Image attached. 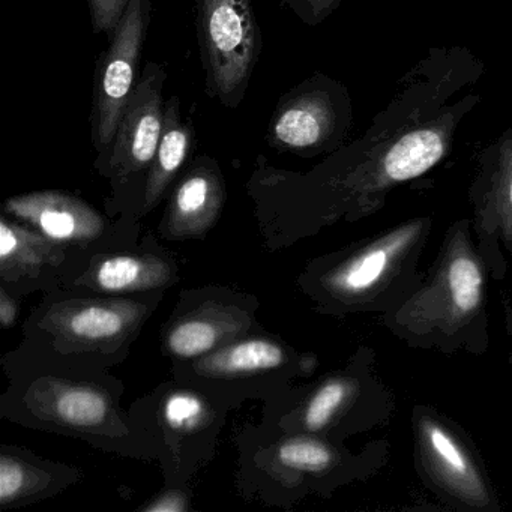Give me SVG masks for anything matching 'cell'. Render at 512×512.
I'll return each mask as SVG.
<instances>
[{"label": "cell", "mask_w": 512, "mask_h": 512, "mask_svg": "<svg viewBox=\"0 0 512 512\" xmlns=\"http://www.w3.org/2000/svg\"><path fill=\"white\" fill-rule=\"evenodd\" d=\"M199 43L209 95L236 109L244 100L262 40L251 0H197Z\"/></svg>", "instance_id": "1"}, {"label": "cell", "mask_w": 512, "mask_h": 512, "mask_svg": "<svg viewBox=\"0 0 512 512\" xmlns=\"http://www.w3.org/2000/svg\"><path fill=\"white\" fill-rule=\"evenodd\" d=\"M152 0H131L95 73L92 140L109 152L125 106L136 88Z\"/></svg>", "instance_id": "2"}, {"label": "cell", "mask_w": 512, "mask_h": 512, "mask_svg": "<svg viewBox=\"0 0 512 512\" xmlns=\"http://www.w3.org/2000/svg\"><path fill=\"white\" fill-rule=\"evenodd\" d=\"M482 287L484 275L478 260L466 244L458 242L433 283L401 310L398 319L403 317V320L398 322L416 328L461 325L478 310Z\"/></svg>", "instance_id": "3"}, {"label": "cell", "mask_w": 512, "mask_h": 512, "mask_svg": "<svg viewBox=\"0 0 512 512\" xmlns=\"http://www.w3.org/2000/svg\"><path fill=\"white\" fill-rule=\"evenodd\" d=\"M166 71L149 62L125 106L109 151L110 172L125 179L151 167L164 124Z\"/></svg>", "instance_id": "4"}, {"label": "cell", "mask_w": 512, "mask_h": 512, "mask_svg": "<svg viewBox=\"0 0 512 512\" xmlns=\"http://www.w3.org/2000/svg\"><path fill=\"white\" fill-rule=\"evenodd\" d=\"M334 128L335 109L329 95L319 89H298L278 103L268 142L281 151H307L322 146Z\"/></svg>", "instance_id": "5"}, {"label": "cell", "mask_w": 512, "mask_h": 512, "mask_svg": "<svg viewBox=\"0 0 512 512\" xmlns=\"http://www.w3.org/2000/svg\"><path fill=\"white\" fill-rule=\"evenodd\" d=\"M425 466L437 481L458 499L473 506L488 503V494L478 470L457 440L437 422L422 419L419 424Z\"/></svg>", "instance_id": "6"}, {"label": "cell", "mask_w": 512, "mask_h": 512, "mask_svg": "<svg viewBox=\"0 0 512 512\" xmlns=\"http://www.w3.org/2000/svg\"><path fill=\"white\" fill-rule=\"evenodd\" d=\"M449 149L446 125L416 128L398 137L379 158L371 176L374 190L424 175L443 160Z\"/></svg>", "instance_id": "7"}, {"label": "cell", "mask_w": 512, "mask_h": 512, "mask_svg": "<svg viewBox=\"0 0 512 512\" xmlns=\"http://www.w3.org/2000/svg\"><path fill=\"white\" fill-rule=\"evenodd\" d=\"M8 209L58 241L92 236L100 229V218L85 203L62 193H35L8 202Z\"/></svg>", "instance_id": "8"}, {"label": "cell", "mask_w": 512, "mask_h": 512, "mask_svg": "<svg viewBox=\"0 0 512 512\" xmlns=\"http://www.w3.org/2000/svg\"><path fill=\"white\" fill-rule=\"evenodd\" d=\"M421 223H410L368 245L358 256L332 274L331 284L341 295H362L373 289L392 268L398 257L412 245L421 232Z\"/></svg>", "instance_id": "9"}, {"label": "cell", "mask_w": 512, "mask_h": 512, "mask_svg": "<svg viewBox=\"0 0 512 512\" xmlns=\"http://www.w3.org/2000/svg\"><path fill=\"white\" fill-rule=\"evenodd\" d=\"M194 131L188 122L182 119L181 103L178 97H172L164 104V124L158 143L157 154L149 167L146 202L154 205L163 196L167 185L175 178L182 164L187 160L193 145Z\"/></svg>", "instance_id": "10"}, {"label": "cell", "mask_w": 512, "mask_h": 512, "mask_svg": "<svg viewBox=\"0 0 512 512\" xmlns=\"http://www.w3.org/2000/svg\"><path fill=\"white\" fill-rule=\"evenodd\" d=\"M223 200V182L215 164L208 158L197 161L193 172L173 197V220L185 229H197L215 217Z\"/></svg>", "instance_id": "11"}, {"label": "cell", "mask_w": 512, "mask_h": 512, "mask_svg": "<svg viewBox=\"0 0 512 512\" xmlns=\"http://www.w3.org/2000/svg\"><path fill=\"white\" fill-rule=\"evenodd\" d=\"M130 319V314L122 307L89 304L71 311L64 328L76 340L100 343L119 337L130 325Z\"/></svg>", "instance_id": "12"}, {"label": "cell", "mask_w": 512, "mask_h": 512, "mask_svg": "<svg viewBox=\"0 0 512 512\" xmlns=\"http://www.w3.org/2000/svg\"><path fill=\"white\" fill-rule=\"evenodd\" d=\"M280 346L266 340H250L226 347L203 362V368L215 374H244L269 370L283 362Z\"/></svg>", "instance_id": "13"}, {"label": "cell", "mask_w": 512, "mask_h": 512, "mask_svg": "<svg viewBox=\"0 0 512 512\" xmlns=\"http://www.w3.org/2000/svg\"><path fill=\"white\" fill-rule=\"evenodd\" d=\"M166 271L158 268L157 263L145 262L137 257H112L104 260L97 269L98 287L110 292L145 289L157 286L163 280Z\"/></svg>", "instance_id": "14"}, {"label": "cell", "mask_w": 512, "mask_h": 512, "mask_svg": "<svg viewBox=\"0 0 512 512\" xmlns=\"http://www.w3.org/2000/svg\"><path fill=\"white\" fill-rule=\"evenodd\" d=\"M53 410L65 424L97 427L106 421L109 406L106 398L92 389L65 388L55 395Z\"/></svg>", "instance_id": "15"}, {"label": "cell", "mask_w": 512, "mask_h": 512, "mask_svg": "<svg viewBox=\"0 0 512 512\" xmlns=\"http://www.w3.org/2000/svg\"><path fill=\"white\" fill-rule=\"evenodd\" d=\"M220 329L206 320L179 323L169 335V349L181 358H193L211 350L220 340Z\"/></svg>", "instance_id": "16"}, {"label": "cell", "mask_w": 512, "mask_h": 512, "mask_svg": "<svg viewBox=\"0 0 512 512\" xmlns=\"http://www.w3.org/2000/svg\"><path fill=\"white\" fill-rule=\"evenodd\" d=\"M503 235L512 239V136L500 146L499 167L494 176L490 199Z\"/></svg>", "instance_id": "17"}, {"label": "cell", "mask_w": 512, "mask_h": 512, "mask_svg": "<svg viewBox=\"0 0 512 512\" xmlns=\"http://www.w3.org/2000/svg\"><path fill=\"white\" fill-rule=\"evenodd\" d=\"M278 460L290 469L305 472H322L332 463V452L328 446L314 439H290L278 449Z\"/></svg>", "instance_id": "18"}, {"label": "cell", "mask_w": 512, "mask_h": 512, "mask_svg": "<svg viewBox=\"0 0 512 512\" xmlns=\"http://www.w3.org/2000/svg\"><path fill=\"white\" fill-rule=\"evenodd\" d=\"M38 242L35 239L25 238V247H23V232L17 227L10 226L7 221L0 223V259H2V269L7 272L8 269L29 268V266L40 265L44 259L43 248L37 247Z\"/></svg>", "instance_id": "19"}, {"label": "cell", "mask_w": 512, "mask_h": 512, "mask_svg": "<svg viewBox=\"0 0 512 512\" xmlns=\"http://www.w3.org/2000/svg\"><path fill=\"white\" fill-rule=\"evenodd\" d=\"M347 394H349V386L343 380H331L325 383L308 403L305 410V425L310 430H322L340 409Z\"/></svg>", "instance_id": "20"}, {"label": "cell", "mask_w": 512, "mask_h": 512, "mask_svg": "<svg viewBox=\"0 0 512 512\" xmlns=\"http://www.w3.org/2000/svg\"><path fill=\"white\" fill-rule=\"evenodd\" d=\"M203 403L193 394L178 392L170 395L164 406V416L170 427L176 430H190L203 418Z\"/></svg>", "instance_id": "21"}, {"label": "cell", "mask_w": 512, "mask_h": 512, "mask_svg": "<svg viewBox=\"0 0 512 512\" xmlns=\"http://www.w3.org/2000/svg\"><path fill=\"white\" fill-rule=\"evenodd\" d=\"M131 0H89L95 34L115 35Z\"/></svg>", "instance_id": "22"}, {"label": "cell", "mask_w": 512, "mask_h": 512, "mask_svg": "<svg viewBox=\"0 0 512 512\" xmlns=\"http://www.w3.org/2000/svg\"><path fill=\"white\" fill-rule=\"evenodd\" d=\"M28 485V473L25 467L7 455L0 460V500L2 503L11 502L20 493H23Z\"/></svg>", "instance_id": "23"}, {"label": "cell", "mask_w": 512, "mask_h": 512, "mask_svg": "<svg viewBox=\"0 0 512 512\" xmlns=\"http://www.w3.org/2000/svg\"><path fill=\"white\" fill-rule=\"evenodd\" d=\"M340 2L341 0H284V4L289 5L290 10L295 11L310 25H317L325 20L329 14L334 13Z\"/></svg>", "instance_id": "24"}, {"label": "cell", "mask_w": 512, "mask_h": 512, "mask_svg": "<svg viewBox=\"0 0 512 512\" xmlns=\"http://www.w3.org/2000/svg\"><path fill=\"white\" fill-rule=\"evenodd\" d=\"M184 500L179 494H167L163 499L149 506L148 511H184Z\"/></svg>", "instance_id": "25"}, {"label": "cell", "mask_w": 512, "mask_h": 512, "mask_svg": "<svg viewBox=\"0 0 512 512\" xmlns=\"http://www.w3.org/2000/svg\"><path fill=\"white\" fill-rule=\"evenodd\" d=\"M17 308L16 304L8 298L7 292L2 290V296H0V320L5 328L13 326L14 320H16Z\"/></svg>", "instance_id": "26"}]
</instances>
